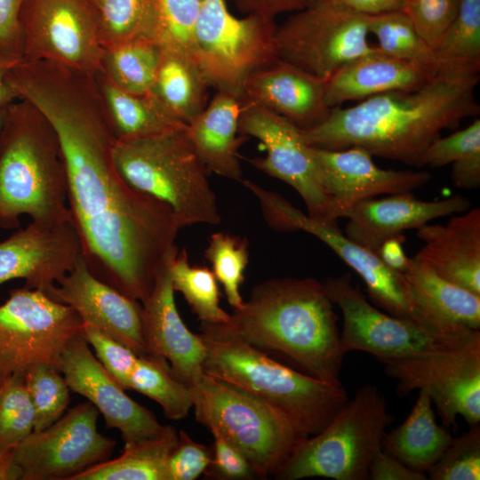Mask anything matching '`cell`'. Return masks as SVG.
<instances>
[{"label":"cell","instance_id":"obj_50","mask_svg":"<svg viewBox=\"0 0 480 480\" xmlns=\"http://www.w3.org/2000/svg\"><path fill=\"white\" fill-rule=\"evenodd\" d=\"M368 479L371 480H427V474L415 471L380 449L373 457Z\"/></svg>","mask_w":480,"mask_h":480},{"label":"cell","instance_id":"obj_22","mask_svg":"<svg viewBox=\"0 0 480 480\" xmlns=\"http://www.w3.org/2000/svg\"><path fill=\"white\" fill-rule=\"evenodd\" d=\"M178 252L164 262L141 301L142 333L148 355L164 358L175 377L191 387L204 373L205 347L201 336L188 329L176 307L170 264Z\"/></svg>","mask_w":480,"mask_h":480},{"label":"cell","instance_id":"obj_2","mask_svg":"<svg viewBox=\"0 0 480 480\" xmlns=\"http://www.w3.org/2000/svg\"><path fill=\"white\" fill-rule=\"evenodd\" d=\"M479 70V65L446 61L426 84L332 108L320 124L300 129L302 135L311 147H358L372 156L420 167L424 152L443 130L479 114L474 94Z\"/></svg>","mask_w":480,"mask_h":480},{"label":"cell","instance_id":"obj_56","mask_svg":"<svg viewBox=\"0 0 480 480\" xmlns=\"http://www.w3.org/2000/svg\"><path fill=\"white\" fill-rule=\"evenodd\" d=\"M12 452L0 454V480L20 479V474L13 464Z\"/></svg>","mask_w":480,"mask_h":480},{"label":"cell","instance_id":"obj_6","mask_svg":"<svg viewBox=\"0 0 480 480\" xmlns=\"http://www.w3.org/2000/svg\"><path fill=\"white\" fill-rule=\"evenodd\" d=\"M113 156L124 180L167 204L180 228L220 222L208 171L192 146L187 124L148 137L117 140Z\"/></svg>","mask_w":480,"mask_h":480},{"label":"cell","instance_id":"obj_7","mask_svg":"<svg viewBox=\"0 0 480 480\" xmlns=\"http://www.w3.org/2000/svg\"><path fill=\"white\" fill-rule=\"evenodd\" d=\"M394 420L385 396L366 384L317 434L305 439L276 472L280 480H367L374 455Z\"/></svg>","mask_w":480,"mask_h":480},{"label":"cell","instance_id":"obj_16","mask_svg":"<svg viewBox=\"0 0 480 480\" xmlns=\"http://www.w3.org/2000/svg\"><path fill=\"white\" fill-rule=\"evenodd\" d=\"M98 410L88 401L70 409L50 427L33 431L12 452L20 479H68L108 460L116 442L98 431Z\"/></svg>","mask_w":480,"mask_h":480},{"label":"cell","instance_id":"obj_38","mask_svg":"<svg viewBox=\"0 0 480 480\" xmlns=\"http://www.w3.org/2000/svg\"><path fill=\"white\" fill-rule=\"evenodd\" d=\"M249 254L245 238L225 232L212 234L204 251V257L212 265V272L222 284L227 300L234 309L244 303L240 286L244 281Z\"/></svg>","mask_w":480,"mask_h":480},{"label":"cell","instance_id":"obj_32","mask_svg":"<svg viewBox=\"0 0 480 480\" xmlns=\"http://www.w3.org/2000/svg\"><path fill=\"white\" fill-rule=\"evenodd\" d=\"M208 87L210 85L193 56L161 48L152 92L178 119L188 124L204 109Z\"/></svg>","mask_w":480,"mask_h":480},{"label":"cell","instance_id":"obj_1","mask_svg":"<svg viewBox=\"0 0 480 480\" xmlns=\"http://www.w3.org/2000/svg\"><path fill=\"white\" fill-rule=\"evenodd\" d=\"M56 132L68 177V206L82 256L100 280L142 301L180 229L172 209L129 185L114 161L117 140L106 107L92 98L55 106Z\"/></svg>","mask_w":480,"mask_h":480},{"label":"cell","instance_id":"obj_33","mask_svg":"<svg viewBox=\"0 0 480 480\" xmlns=\"http://www.w3.org/2000/svg\"><path fill=\"white\" fill-rule=\"evenodd\" d=\"M161 48L151 39L104 48L101 73L119 88L134 94L152 92Z\"/></svg>","mask_w":480,"mask_h":480},{"label":"cell","instance_id":"obj_9","mask_svg":"<svg viewBox=\"0 0 480 480\" xmlns=\"http://www.w3.org/2000/svg\"><path fill=\"white\" fill-rule=\"evenodd\" d=\"M273 19L230 13L225 0H201L195 55L210 86L242 97L253 71L278 60Z\"/></svg>","mask_w":480,"mask_h":480},{"label":"cell","instance_id":"obj_11","mask_svg":"<svg viewBox=\"0 0 480 480\" xmlns=\"http://www.w3.org/2000/svg\"><path fill=\"white\" fill-rule=\"evenodd\" d=\"M83 325L70 306L45 292L12 290L0 305V387L35 364L57 368L68 343L83 333Z\"/></svg>","mask_w":480,"mask_h":480},{"label":"cell","instance_id":"obj_18","mask_svg":"<svg viewBox=\"0 0 480 480\" xmlns=\"http://www.w3.org/2000/svg\"><path fill=\"white\" fill-rule=\"evenodd\" d=\"M57 368L69 389L85 396L102 414L107 428L121 432L124 443L152 437L166 429L150 411L125 393L92 354L83 333L68 343Z\"/></svg>","mask_w":480,"mask_h":480},{"label":"cell","instance_id":"obj_30","mask_svg":"<svg viewBox=\"0 0 480 480\" xmlns=\"http://www.w3.org/2000/svg\"><path fill=\"white\" fill-rule=\"evenodd\" d=\"M117 140H132L158 134L186 125L153 92L134 94L95 76Z\"/></svg>","mask_w":480,"mask_h":480},{"label":"cell","instance_id":"obj_40","mask_svg":"<svg viewBox=\"0 0 480 480\" xmlns=\"http://www.w3.org/2000/svg\"><path fill=\"white\" fill-rule=\"evenodd\" d=\"M201 0H155L154 41L196 59L195 28Z\"/></svg>","mask_w":480,"mask_h":480},{"label":"cell","instance_id":"obj_47","mask_svg":"<svg viewBox=\"0 0 480 480\" xmlns=\"http://www.w3.org/2000/svg\"><path fill=\"white\" fill-rule=\"evenodd\" d=\"M212 458V450L195 442L186 431L179 432L178 442L167 461L168 480H194L204 474Z\"/></svg>","mask_w":480,"mask_h":480},{"label":"cell","instance_id":"obj_29","mask_svg":"<svg viewBox=\"0 0 480 480\" xmlns=\"http://www.w3.org/2000/svg\"><path fill=\"white\" fill-rule=\"evenodd\" d=\"M429 396L419 390L406 419L386 432L382 449L408 468L427 474L452 443L448 428L437 423Z\"/></svg>","mask_w":480,"mask_h":480},{"label":"cell","instance_id":"obj_13","mask_svg":"<svg viewBox=\"0 0 480 480\" xmlns=\"http://www.w3.org/2000/svg\"><path fill=\"white\" fill-rule=\"evenodd\" d=\"M21 60H45L96 76L104 47L89 0H27L20 14Z\"/></svg>","mask_w":480,"mask_h":480},{"label":"cell","instance_id":"obj_42","mask_svg":"<svg viewBox=\"0 0 480 480\" xmlns=\"http://www.w3.org/2000/svg\"><path fill=\"white\" fill-rule=\"evenodd\" d=\"M435 52L441 61L480 66V0H460L456 17Z\"/></svg>","mask_w":480,"mask_h":480},{"label":"cell","instance_id":"obj_31","mask_svg":"<svg viewBox=\"0 0 480 480\" xmlns=\"http://www.w3.org/2000/svg\"><path fill=\"white\" fill-rule=\"evenodd\" d=\"M179 439L172 426L155 436L124 443L113 460L92 465L68 480H168L167 461Z\"/></svg>","mask_w":480,"mask_h":480},{"label":"cell","instance_id":"obj_37","mask_svg":"<svg viewBox=\"0 0 480 480\" xmlns=\"http://www.w3.org/2000/svg\"><path fill=\"white\" fill-rule=\"evenodd\" d=\"M368 28L378 41L377 48L388 55L424 64L444 62L401 10L368 15Z\"/></svg>","mask_w":480,"mask_h":480},{"label":"cell","instance_id":"obj_57","mask_svg":"<svg viewBox=\"0 0 480 480\" xmlns=\"http://www.w3.org/2000/svg\"><path fill=\"white\" fill-rule=\"evenodd\" d=\"M8 106H0V132H1L4 122V119H5Z\"/></svg>","mask_w":480,"mask_h":480},{"label":"cell","instance_id":"obj_26","mask_svg":"<svg viewBox=\"0 0 480 480\" xmlns=\"http://www.w3.org/2000/svg\"><path fill=\"white\" fill-rule=\"evenodd\" d=\"M416 230L424 244L414 258L444 279L480 295V209Z\"/></svg>","mask_w":480,"mask_h":480},{"label":"cell","instance_id":"obj_20","mask_svg":"<svg viewBox=\"0 0 480 480\" xmlns=\"http://www.w3.org/2000/svg\"><path fill=\"white\" fill-rule=\"evenodd\" d=\"M81 257L80 240L71 221H31L0 241V285L23 279L25 287L46 292Z\"/></svg>","mask_w":480,"mask_h":480},{"label":"cell","instance_id":"obj_46","mask_svg":"<svg viewBox=\"0 0 480 480\" xmlns=\"http://www.w3.org/2000/svg\"><path fill=\"white\" fill-rule=\"evenodd\" d=\"M480 151V119L444 138H437L426 149L420 166L441 167Z\"/></svg>","mask_w":480,"mask_h":480},{"label":"cell","instance_id":"obj_49","mask_svg":"<svg viewBox=\"0 0 480 480\" xmlns=\"http://www.w3.org/2000/svg\"><path fill=\"white\" fill-rule=\"evenodd\" d=\"M26 1L0 0V53L20 60V14Z\"/></svg>","mask_w":480,"mask_h":480},{"label":"cell","instance_id":"obj_10","mask_svg":"<svg viewBox=\"0 0 480 480\" xmlns=\"http://www.w3.org/2000/svg\"><path fill=\"white\" fill-rule=\"evenodd\" d=\"M323 284L329 299L342 313L340 347L344 354L363 351L381 362L480 342V331L439 333L380 310L352 283L350 273L329 277Z\"/></svg>","mask_w":480,"mask_h":480},{"label":"cell","instance_id":"obj_17","mask_svg":"<svg viewBox=\"0 0 480 480\" xmlns=\"http://www.w3.org/2000/svg\"><path fill=\"white\" fill-rule=\"evenodd\" d=\"M239 133L258 139L267 152L264 157L250 160L254 167L292 187L305 203L309 217L335 222L331 218L329 199L312 148L298 126L244 100Z\"/></svg>","mask_w":480,"mask_h":480},{"label":"cell","instance_id":"obj_19","mask_svg":"<svg viewBox=\"0 0 480 480\" xmlns=\"http://www.w3.org/2000/svg\"><path fill=\"white\" fill-rule=\"evenodd\" d=\"M329 199L331 218H346L359 203L380 195L412 192L426 185V171H396L377 166L358 147L332 150L311 147Z\"/></svg>","mask_w":480,"mask_h":480},{"label":"cell","instance_id":"obj_41","mask_svg":"<svg viewBox=\"0 0 480 480\" xmlns=\"http://www.w3.org/2000/svg\"><path fill=\"white\" fill-rule=\"evenodd\" d=\"M35 413L23 375L0 387V454L13 450L34 431Z\"/></svg>","mask_w":480,"mask_h":480},{"label":"cell","instance_id":"obj_35","mask_svg":"<svg viewBox=\"0 0 480 480\" xmlns=\"http://www.w3.org/2000/svg\"><path fill=\"white\" fill-rule=\"evenodd\" d=\"M104 48L153 39L155 0H89Z\"/></svg>","mask_w":480,"mask_h":480},{"label":"cell","instance_id":"obj_54","mask_svg":"<svg viewBox=\"0 0 480 480\" xmlns=\"http://www.w3.org/2000/svg\"><path fill=\"white\" fill-rule=\"evenodd\" d=\"M404 240V236H396L384 242L377 252L386 265L400 273L404 272L409 259L401 245Z\"/></svg>","mask_w":480,"mask_h":480},{"label":"cell","instance_id":"obj_36","mask_svg":"<svg viewBox=\"0 0 480 480\" xmlns=\"http://www.w3.org/2000/svg\"><path fill=\"white\" fill-rule=\"evenodd\" d=\"M170 276L174 292H180L192 312L204 324H223L230 315L220 305L217 279L207 267L191 266L185 248L172 258Z\"/></svg>","mask_w":480,"mask_h":480},{"label":"cell","instance_id":"obj_25","mask_svg":"<svg viewBox=\"0 0 480 480\" xmlns=\"http://www.w3.org/2000/svg\"><path fill=\"white\" fill-rule=\"evenodd\" d=\"M402 276L422 326L444 334L480 331V295L444 279L414 257L408 259Z\"/></svg>","mask_w":480,"mask_h":480},{"label":"cell","instance_id":"obj_43","mask_svg":"<svg viewBox=\"0 0 480 480\" xmlns=\"http://www.w3.org/2000/svg\"><path fill=\"white\" fill-rule=\"evenodd\" d=\"M460 436L453 437L438 460L428 471L431 480L480 479V426H469Z\"/></svg>","mask_w":480,"mask_h":480},{"label":"cell","instance_id":"obj_5","mask_svg":"<svg viewBox=\"0 0 480 480\" xmlns=\"http://www.w3.org/2000/svg\"><path fill=\"white\" fill-rule=\"evenodd\" d=\"M200 331L203 372L265 402L305 438L322 430L348 400L342 383L307 375L211 324L201 323Z\"/></svg>","mask_w":480,"mask_h":480},{"label":"cell","instance_id":"obj_4","mask_svg":"<svg viewBox=\"0 0 480 480\" xmlns=\"http://www.w3.org/2000/svg\"><path fill=\"white\" fill-rule=\"evenodd\" d=\"M68 222V177L56 132L32 104L8 106L0 132V228Z\"/></svg>","mask_w":480,"mask_h":480},{"label":"cell","instance_id":"obj_51","mask_svg":"<svg viewBox=\"0 0 480 480\" xmlns=\"http://www.w3.org/2000/svg\"><path fill=\"white\" fill-rule=\"evenodd\" d=\"M242 12L273 19L283 12L300 11L312 0H231Z\"/></svg>","mask_w":480,"mask_h":480},{"label":"cell","instance_id":"obj_45","mask_svg":"<svg viewBox=\"0 0 480 480\" xmlns=\"http://www.w3.org/2000/svg\"><path fill=\"white\" fill-rule=\"evenodd\" d=\"M83 336L108 373L129 390L130 377L140 356L94 326L84 324Z\"/></svg>","mask_w":480,"mask_h":480},{"label":"cell","instance_id":"obj_24","mask_svg":"<svg viewBox=\"0 0 480 480\" xmlns=\"http://www.w3.org/2000/svg\"><path fill=\"white\" fill-rule=\"evenodd\" d=\"M326 81L278 60L251 73L244 82L242 98L286 118L301 130L311 128L329 115Z\"/></svg>","mask_w":480,"mask_h":480},{"label":"cell","instance_id":"obj_28","mask_svg":"<svg viewBox=\"0 0 480 480\" xmlns=\"http://www.w3.org/2000/svg\"><path fill=\"white\" fill-rule=\"evenodd\" d=\"M243 104L242 97L217 91L204 109L187 124L188 138L207 171L239 182L243 172L238 150L246 140V136L238 135Z\"/></svg>","mask_w":480,"mask_h":480},{"label":"cell","instance_id":"obj_14","mask_svg":"<svg viewBox=\"0 0 480 480\" xmlns=\"http://www.w3.org/2000/svg\"><path fill=\"white\" fill-rule=\"evenodd\" d=\"M381 363L399 395L418 389L429 396L445 428L456 425L458 416L479 424L480 342Z\"/></svg>","mask_w":480,"mask_h":480},{"label":"cell","instance_id":"obj_8","mask_svg":"<svg viewBox=\"0 0 480 480\" xmlns=\"http://www.w3.org/2000/svg\"><path fill=\"white\" fill-rule=\"evenodd\" d=\"M196 421L216 428L247 459L256 476L276 475L307 438L276 410L204 372L189 387Z\"/></svg>","mask_w":480,"mask_h":480},{"label":"cell","instance_id":"obj_12","mask_svg":"<svg viewBox=\"0 0 480 480\" xmlns=\"http://www.w3.org/2000/svg\"><path fill=\"white\" fill-rule=\"evenodd\" d=\"M368 15L312 0L276 27L278 60L327 81L340 68L377 46L368 41Z\"/></svg>","mask_w":480,"mask_h":480},{"label":"cell","instance_id":"obj_39","mask_svg":"<svg viewBox=\"0 0 480 480\" xmlns=\"http://www.w3.org/2000/svg\"><path fill=\"white\" fill-rule=\"evenodd\" d=\"M23 379L34 408V431L43 430L62 416L70 389L61 372L49 364L32 365Z\"/></svg>","mask_w":480,"mask_h":480},{"label":"cell","instance_id":"obj_15","mask_svg":"<svg viewBox=\"0 0 480 480\" xmlns=\"http://www.w3.org/2000/svg\"><path fill=\"white\" fill-rule=\"evenodd\" d=\"M241 183L255 195L271 228L279 231L303 230L315 236L361 276L376 307L396 317L419 324L406 295L402 273L390 268L377 253L347 237L337 222L311 218L280 194L250 180H243Z\"/></svg>","mask_w":480,"mask_h":480},{"label":"cell","instance_id":"obj_53","mask_svg":"<svg viewBox=\"0 0 480 480\" xmlns=\"http://www.w3.org/2000/svg\"><path fill=\"white\" fill-rule=\"evenodd\" d=\"M346 10L364 14L375 15L401 10L404 0H320Z\"/></svg>","mask_w":480,"mask_h":480},{"label":"cell","instance_id":"obj_21","mask_svg":"<svg viewBox=\"0 0 480 480\" xmlns=\"http://www.w3.org/2000/svg\"><path fill=\"white\" fill-rule=\"evenodd\" d=\"M46 293L70 306L84 324L96 327L138 356L148 355L142 333L141 305L97 277L83 256Z\"/></svg>","mask_w":480,"mask_h":480},{"label":"cell","instance_id":"obj_34","mask_svg":"<svg viewBox=\"0 0 480 480\" xmlns=\"http://www.w3.org/2000/svg\"><path fill=\"white\" fill-rule=\"evenodd\" d=\"M129 389L156 401L172 420L185 418L193 407L190 388L175 377L163 357L140 356L130 377Z\"/></svg>","mask_w":480,"mask_h":480},{"label":"cell","instance_id":"obj_52","mask_svg":"<svg viewBox=\"0 0 480 480\" xmlns=\"http://www.w3.org/2000/svg\"><path fill=\"white\" fill-rule=\"evenodd\" d=\"M451 178L455 186L476 189L480 187V151L453 162Z\"/></svg>","mask_w":480,"mask_h":480},{"label":"cell","instance_id":"obj_44","mask_svg":"<svg viewBox=\"0 0 480 480\" xmlns=\"http://www.w3.org/2000/svg\"><path fill=\"white\" fill-rule=\"evenodd\" d=\"M460 0H404L401 11L434 50L455 19Z\"/></svg>","mask_w":480,"mask_h":480},{"label":"cell","instance_id":"obj_55","mask_svg":"<svg viewBox=\"0 0 480 480\" xmlns=\"http://www.w3.org/2000/svg\"><path fill=\"white\" fill-rule=\"evenodd\" d=\"M20 60V58L0 53V106H8L19 100L7 75Z\"/></svg>","mask_w":480,"mask_h":480},{"label":"cell","instance_id":"obj_27","mask_svg":"<svg viewBox=\"0 0 480 480\" xmlns=\"http://www.w3.org/2000/svg\"><path fill=\"white\" fill-rule=\"evenodd\" d=\"M444 63L405 60L376 48L346 64L326 81V104L332 109L346 101L416 88L433 78Z\"/></svg>","mask_w":480,"mask_h":480},{"label":"cell","instance_id":"obj_3","mask_svg":"<svg viewBox=\"0 0 480 480\" xmlns=\"http://www.w3.org/2000/svg\"><path fill=\"white\" fill-rule=\"evenodd\" d=\"M211 324L307 375L341 384L338 316L323 283L313 277L265 281L228 322Z\"/></svg>","mask_w":480,"mask_h":480},{"label":"cell","instance_id":"obj_48","mask_svg":"<svg viewBox=\"0 0 480 480\" xmlns=\"http://www.w3.org/2000/svg\"><path fill=\"white\" fill-rule=\"evenodd\" d=\"M213 436L212 462L205 474L220 479H248L256 476L245 456L216 428H209Z\"/></svg>","mask_w":480,"mask_h":480},{"label":"cell","instance_id":"obj_23","mask_svg":"<svg viewBox=\"0 0 480 480\" xmlns=\"http://www.w3.org/2000/svg\"><path fill=\"white\" fill-rule=\"evenodd\" d=\"M470 201L460 195L435 201H422L412 192L368 199L357 204L347 215V237L377 253L387 240L404 230L419 228L429 221L470 209Z\"/></svg>","mask_w":480,"mask_h":480}]
</instances>
